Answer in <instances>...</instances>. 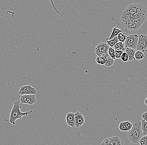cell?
<instances>
[{
    "label": "cell",
    "instance_id": "cell-1",
    "mask_svg": "<svg viewBox=\"0 0 147 145\" xmlns=\"http://www.w3.org/2000/svg\"><path fill=\"white\" fill-rule=\"evenodd\" d=\"M143 136L141 121H136L133 123L132 129L127 133L129 141L133 144H137Z\"/></svg>",
    "mask_w": 147,
    "mask_h": 145
},
{
    "label": "cell",
    "instance_id": "cell-2",
    "mask_svg": "<svg viewBox=\"0 0 147 145\" xmlns=\"http://www.w3.org/2000/svg\"><path fill=\"white\" fill-rule=\"evenodd\" d=\"M20 101H15L13 102V107L10 113L9 122L11 124H16V121L18 119H21L23 116H27L32 113L33 111L23 112L21 111L22 104Z\"/></svg>",
    "mask_w": 147,
    "mask_h": 145
},
{
    "label": "cell",
    "instance_id": "cell-3",
    "mask_svg": "<svg viewBox=\"0 0 147 145\" xmlns=\"http://www.w3.org/2000/svg\"><path fill=\"white\" fill-rule=\"evenodd\" d=\"M139 36L137 34H132L127 36L125 42V48H131L136 49L137 46Z\"/></svg>",
    "mask_w": 147,
    "mask_h": 145
},
{
    "label": "cell",
    "instance_id": "cell-4",
    "mask_svg": "<svg viewBox=\"0 0 147 145\" xmlns=\"http://www.w3.org/2000/svg\"><path fill=\"white\" fill-rule=\"evenodd\" d=\"M136 49L142 52H146L147 51V36L141 35L139 36L138 40Z\"/></svg>",
    "mask_w": 147,
    "mask_h": 145
},
{
    "label": "cell",
    "instance_id": "cell-5",
    "mask_svg": "<svg viewBox=\"0 0 147 145\" xmlns=\"http://www.w3.org/2000/svg\"><path fill=\"white\" fill-rule=\"evenodd\" d=\"M110 46L106 42L99 43L95 49V53L97 56H101L108 52Z\"/></svg>",
    "mask_w": 147,
    "mask_h": 145
},
{
    "label": "cell",
    "instance_id": "cell-6",
    "mask_svg": "<svg viewBox=\"0 0 147 145\" xmlns=\"http://www.w3.org/2000/svg\"><path fill=\"white\" fill-rule=\"evenodd\" d=\"M18 93L21 95H36L37 91L35 88L31 86L30 85H28L23 86H21Z\"/></svg>",
    "mask_w": 147,
    "mask_h": 145
},
{
    "label": "cell",
    "instance_id": "cell-7",
    "mask_svg": "<svg viewBox=\"0 0 147 145\" xmlns=\"http://www.w3.org/2000/svg\"><path fill=\"white\" fill-rule=\"evenodd\" d=\"M36 95H24L20 96V101L22 104H29L30 105L36 103Z\"/></svg>",
    "mask_w": 147,
    "mask_h": 145
},
{
    "label": "cell",
    "instance_id": "cell-8",
    "mask_svg": "<svg viewBox=\"0 0 147 145\" xmlns=\"http://www.w3.org/2000/svg\"><path fill=\"white\" fill-rule=\"evenodd\" d=\"M143 5L141 4L133 3L130 5L124 11L123 13L129 14H133L136 12L140 8H142Z\"/></svg>",
    "mask_w": 147,
    "mask_h": 145
},
{
    "label": "cell",
    "instance_id": "cell-9",
    "mask_svg": "<svg viewBox=\"0 0 147 145\" xmlns=\"http://www.w3.org/2000/svg\"><path fill=\"white\" fill-rule=\"evenodd\" d=\"M75 114V127H80L84 124L85 118L82 114L80 112H77L74 113Z\"/></svg>",
    "mask_w": 147,
    "mask_h": 145
},
{
    "label": "cell",
    "instance_id": "cell-10",
    "mask_svg": "<svg viewBox=\"0 0 147 145\" xmlns=\"http://www.w3.org/2000/svg\"><path fill=\"white\" fill-rule=\"evenodd\" d=\"M66 121L69 126L75 127V114L72 112H69L66 117Z\"/></svg>",
    "mask_w": 147,
    "mask_h": 145
},
{
    "label": "cell",
    "instance_id": "cell-11",
    "mask_svg": "<svg viewBox=\"0 0 147 145\" xmlns=\"http://www.w3.org/2000/svg\"><path fill=\"white\" fill-rule=\"evenodd\" d=\"M111 145H124V142L117 136L110 137L107 138Z\"/></svg>",
    "mask_w": 147,
    "mask_h": 145
},
{
    "label": "cell",
    "instance_id": "cell-12",
    "mask_svg": "<svg viewBox=\"0 0 147 145\" xmlns=\"http://www.w3.org/2000/svg\"><path fill=\"white\" fill-rule=\"evenodd\" d=\"M125 52L128 54V61H132L133 60H135V54L136 52L135 49L131 48H126Z\"/></svg>",
    "mask_w": 147,
    "mask_h": 145
},
{
    "label": "cell",
    "instance_id": "cell-13",
    "mask_svg": "<svg viewBox=\"0 0 147 145\" xmlns=\"http://www.w3.org/2000/svg\"><path fill=\"white\" fill-rule=\"evenodd\" d=\"M107 53L103 54L101 56H97L96 59V62L101 65H105L106 62Z\"/></svg>",
    "mask_w": 147,
    "mask_h": 145
},
{
    "label": "cell",
    "instance_id": "cell-14",
    "mask_svg": "<svg viewBox=\"0 0 147 145\" xmlns=\"http://www.w3.org/2000/svg\"><path fill=\"white\" fill-rule=\"evenodd\" d=\"M122 32H123V30H121L116 27H114L113 28V32L111 33V35H110V37L109 38L106 39V41L107 40H111L115 37L117 36L119 33Z\"/></svg>",
    "mask_w": 147,
    "mask_h": 145
},
{
    "label": "cell",
    "instance_id": "cell-15",
    "mask_svg": "<svg viewBox=\"0 0 147 145\" xmlns=\"http://www.w3.org/2000/svg\"><path fill=\"white\" fill-rule=\"evenodd\" d=\"M115 60H113V59L110 57L108 53H107V58L106 62V63L105 65V66L106 67H111L114 64Z\"/></svg>",
    "mask_w": 147,
    "mask_h": 145
},
{
    "label": "cell",
    "instance_id": "cell-16",
    "mask_svg": "<svg viewBox=\"0 0 147 145\" xmlns=\"http://www.w3.org/2000/svg\"><path fill=\"white\" fill-rule=\"evenodd\" d=\"M114 49L115 50H123L124 51L125 49V43L123 42H119L117 43L115 46H114Z\"/></svg>",
    "mask_w": 147,
    "mask_h": 145
},
{
    "label": "cell",
    "instance_id": "cell-17",
    "mask_svg": "<svg viewBox=\"0 0 147 145\" xmlns=\"http://www.w3.org/2000/svg\"><path fill=\"white\" fill-rule=\"evenodd\" d=\"M117 36L115 37L113 39L110 40H107V43L111 48H113L117 42H119Z\"/></svg>",
    "mask_w": 147,
    "mask_h": 145
},
{
    "label": "cell",
    "instance_id": "cell-18",
    "mask_svg": "<svg viewBox=\"0 0 147 145\" xmlns=\"http://www.w3.org/2000/svg\"><path fill=\"white\" fill-rule=\"evenodd\" d=\"M144 57H145V56H144V53L142 51L137 50V51L136 52V53H135V60L140 61L144 59Z\"/></svg>",
    "mask_w": 147,
    "mask_h": 145
},
{
    "label": "cell",
    "instance_id": "cell-19",
    "mask_svg": "<svg viewBox=\"0 0 147 145\" xmlns=\"http://www.w3.org/2000/svg\"><path fill=\"white\" fill-rule=\"evenodd\" d=\"M127 37V36L126 35V33H123V32H120L117 36V39L119 41L123 42V43H125Z\"/></svg>",
    "mask_w": 147,
    "mask_h": 145
},
{
    "label": "cell",
    "instance_id": "cell-20",
    "mask_svg": "<svg viewBox=\"0 0 147 145\" xmlns=\"http://www.w3.org/2000/svg\"><path fill=\"white\" fill-rule=\"evenodd\" d=\"M141 124H142V129L143 136L147 135V122L146 120L142 119L141 120Z\"/></svg>",
    "mask_w": 147,
    "mask_h": 145
},
{
    "label": "cell",
    "instance_id": "cell-21",
    "mask_svg": "<svg viewBox=\"0 0 147 145\" xmlns=\"http://www.w3.org/2000/svg\"><path fill=\"white\" fill-rule=\"evenodd\" d=\"M108 54L110 55V57L113 60H115V50L113 48L110 47L108 51Z\"/></svg>",
    "mask_w": 147,
    "mask_h": 145
},
{
    "label": "cell",
    "instance_id": "cell-22",
    "mask_svg": "<svg viewBox=\"0 0 147 145\" xmlns=\"http://www.w3.org/2000/svg\"><path fill=\"white\" fill-rule=\"evenodd\" d=\"M119 129L121 131H127L126 127L125 121L120 123L119 125Z\"/></svg>",
    "mask_w": 147,
    "mask_h": 145
},
{
    "label": "cell",
    "instance_id": "cell-23",
    "mask_svg": "<svg viewBox=\"0 0 147 145\" xmlns=\"http://www.w3.org/2000/svg\"><path fill=\"white\" fill-rule=\"evenodd\" d=\"M139 143L140 145H147V135L142 136L140 140Z\"/></svg>",
    "mask_w": 147,
    "mask_h": 145
},
{
    "label": "cell",
    "instance_id": "cell-24",
    "mask_svg": "<svg viewBox=\"0 0 147 145\" xmlns=\"http://www.w3.org/2000/svg\"><path fill=\"white\" fill-rule=\"evenodd\" d=\"M123 52L124 51L123 50H115V56L116 59H121V56Z\"/></svg>",
    "mask_w": 147,
    "mask_h": 145
},
{
    "label": "cell",
    "instance_id": "cell-25",
    "mask_svg": "<svg viewBox=\"0 0 147 145\" xmlns=\"http://www.w3.org/2000/svg\"><path fill=\"white\" fill-rule=\"evenodd\" d=\"M120 59L122 60L123 61L125 62H127V61H128L129 60L128 54H127L126 52H124L123 54H122V56L121 57V59Z\"/></svg>",
    "mask_w": 147,
    "mask_h": 145
},
{
    "label": "cell",
    "instance_id": "cell-26",
    "mask_svg": "<svg viewBox=\"0 0 147 145\" xmlns=\"http://www.w3.org/2000/svg\"><path fill=\"white\" fill-rule=\"evenodd\" d=\"M126 127L127 131H130L133 127V124L129 121H125Z\"/></svg>",
    "mask_w": 147,
    "mask_h": 145
},
{
    "label": "cell",
    "instance_id": "cell-27",
    "mask_svg": "<svg viewBox=\"0 0 147 145\" xmlns=\"http://www.w3.org/2000/svg\"><path fill=\"white\" fill-rule=\"evenodd\" d=\"M101 145H111V144L107 138H106L101 143Z\"/></svg>",
    "mask_w": 147,
    "mask_h": 145
},
{
    "label": "cell",
    "instance_id": "cell-28",
    "mask_svg": "<svg viewBox=\"0 0 147 145\" xmlns=\"http://www.w3.org/2000/svg\"><path fill=\"white\" fill-rule=\"evenodd\" d=\"M141 117L142 119L146 120L147 122V112H144L141 114Z\"/></svg>",
    "mask_w": 147,
    "mask_h": 145
},
{
    "label": "cell",
    "instance_id": "cell-29",
    "mask_svg": "<svg viewBox=\"0 0 147 145\" xmlns=\"http://www.w3.org/2000/svg\"><path fill=\"white\" fill-rule=\"evenodd\" d=\"M144 103H145L146 106L147 107V97L145 99V100H144Z\"/></svg>",
    "mask_w": 147,
    "mask_h": 145
}]
</instances>
